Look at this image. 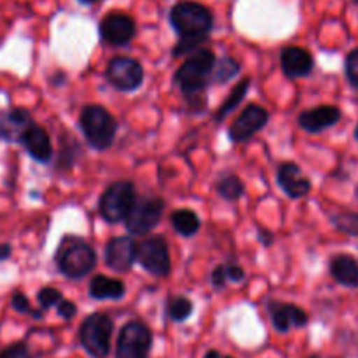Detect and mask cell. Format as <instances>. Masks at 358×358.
I'll list each match as a JSON object with an SVG mask.
<instances>
[{"mask_svg": "<svg viewBox=\"0 0 358 358\" xmlns=\"http://www.w3.org/2000/svg\"><path fill=\"white\" fill-rule=\"evenodd\" d=\"M170 23L178 34L173 56L194 52L206 41L213 28V14L198 2H178L170 10Z\"/></svg>", "mask_w": 358, "mask_h": 358, "instance_id": "obj_1", "label": "cell"}, {"mask_svg": "<svg viewBox=\"0 0 358 358\" xmlns=\"http://www.w3.org/2000/svg\"><path fill=\"white\" fill-rule=\"evenodd\" d=\"M215 62V55L210 49H196L175 72V84L192 103L196 100L201 103L205 101L203 93L208 87V80L212 79Z\"/></svg>", "mask_w": 358, "mask_h": 358, "instance_id": "obj_2", "label": "cell"}, {"mask_svg": "<svg viewBox=\"0 0 358 358\" xmlns=\"http://www.w3.org/2000/svg\"><path fill=\"white\" fill-rule=\"evenodd\" d=\"M56 266L66 278H83L96 266V254L86 240L79 236H65L55 254Z\"/></svg>", "mask_w": 358, "mask_h": 358, "instance_id": "obj_3", "label": "cell"}, {"mask_svg": "<svg viewBox=\"0 0 358 358\" xmlns=\"http://www.w3.org/2000/svg\"><path fill=\"white\" fill-rule=\"evenodd\" d=\"M80 129L87 143L96 150H107L114 143L117 133V121L107 108L100 105H87L79 117Z\"/></svg>", "mask_w": 358, "mask_h": 358, "instance_id": "obj_4", "label": "cell"}, {"mask_svg": "<svg viewBox=\"0 0 358 358\" xmlns=\"http://www.w3.org/2000/svg\"><path fill=\"white\" fill-rule=\"evenodd\" d=\"M112 331H114V324L107 315H90L79 329L80 345L91 357L105 358L110 352Z\"/></svg>", "mask_w": 358, "mask_h": 358, "instance_id": "obj_5", "label": "cell"}, {"mask_svg": "<svg viewBox=\"0 0 358 358\" xmlns=\"http://www.w3.org/2000/svg\"><path fill=\"white\" fill-rule=\"evenodd\" d=\"M136 199L135 185L129 180H117L108 185L100 198V215L107 222L117 224L126 219Z\"/></svg>", "mask_w": 358, "mask_h": 358, "instance_id": "obj_6", "label": "cell"}, {"mask_svg": "<svg viewBox=\"0 0 358 358\" xmlns=\"http://www.w3.org/2000/svg\"><path fill=\"white\" fill-rule=\"evenodd\" d=\"M164 201L157 196H142L136 198L131 210L126 215V229L133 236H145L159 224L163 217Z\"/></svg>", "mask_w": 358, "mask_h": 358, "instance_id": "obj_7", "label": "cell"}, {"mask_svg": "<svg viewBox=\"0 0 358 358\" xmlns=\"http://www.w3.org/2000/svg\"><path fill=\"white\" fill-rule=\"evenodd\" d=\"M136 262L157 278H164L170 275L171 259L164 238L150 236L140 241L136 245Z\"/></svg>", "mask_w": 358, "mask_h": 358, "instance_id": "obj_8", "label": "cell"}, {"mask_svg": "<svg viewBox=\"0 0 358 358\" xmlns=\"http://www.w3.org/2000/svg\"><path fill=\"white\" fill-rule=\"evenodd\" d=\"M152 346V332L142 322H129L122 327L117 338V358H147Z\"/></svg>", "mask_w": 358, "mask_h": 358, "instance_id": "obj_9", "label": "cell"}, {"mask_svg": "<svg viewBox=\"0 0 358 358\" xmlns=\"http://www.w3.org/2000/svg\"><path fill=\"white\" fill-rule=\"evenodd\" d=\"M105 77L108 83L119 91H135L142 86L143 83V69L135 58L129 56H115L108 62Z\"/></svg>", "mask_w": 358, "mask_h": 358, "instance_id": "obj_10", "label": "cell"}, {"mask_svg": "<svg viewBox=\"0 0 358 358\" xmlns=\"http://www.w3.org/2000/svg\"><path fill=\"white\" fill-rule=\"evenodd\" d=\"M268 119L269 114L264 107H261V105L257 103H252L238 115L236 121L231 124L227 135H229V138L236 143L247 142V140H250L255 133L261 131V129L264 128Z\"/></svg>", "mask_w": 358, "mask_h": 358, "instance_id": "obj_11", "label": "cell"}, {"mask_svg": "<svg viewBox=\"0 0 358 358\" xmlns=\"http://www.w3.org/2000/svg\"><path fill=\"white\" fill-rule=\"evenodd\" d=\"M136 24L131 16L124 13H110L101 20L100 35L105 44L124 45L135 37Z\"/></svg>", "mask_w": 358, "mask_h": 358, "instance_id": "obj_12", "label": "cell"}, {"mask_svg": "<svg viewBox=\"0 0 358 358\" xmlns=\"http://www.w3.org/2000/svg\"><path fill=\"white\" fill-rule=\"evenodd\" d=\"M136 262V243L131 236L112 238L105 247V264L117 273H124Z\"/></svg>", "mask_w": 358, "mask_h": 358, "instance_id": "obj_13", "label": "cell"}, {"mask_svg": "<svg viewBox=\"0 0 358 358\" xmlns=\"http://www.w3.org/2000/svg\"><path fill=\"white\" fill-rule=\"evenodd\" d=\"M276 182H278L280 189L292 199L303 198L311 189L310 178L303 173V170L296 163L280 164L278 171H276Z\"/></svg>", "mask_w": 358, "mask_h": 358, "instance_id": "obj_14", "label": "cell"}, {"mask_svg": "<svg viewBox=\"0 0 358 358\" xmlns=\"http://www.w3.org/2000/svg\"><path fill=\"white\" fill-rule=\"evenodd\" d=\"M269 317L278 332H289L290 329H301L308 324L306 311L294 304L269 303Z\"/></svg>", "mask_w": 358, "mask_h": 358, "instance_id": "obj_15", "label": "cell"}, {"mask_svg": "<svg viewBox=\"0 0 358 358\" xmlns=\"http://www.w3.org/2000/svg\"><path fill=\"white\" fill-rule=\"evenodd\" d=\"M341 119V110L334 105H320L299 114V126L308 133H320Z\"/></svg>", "mask_w": 358, "mask_h": 358, "instance_id": "obj_16", "label": "cell"}, {"mask_svg": "<svg viewBox=\"0 0 358 358\" xmlns=\"http://www.w3.org/2000/svg\"><path fill=\"white\" fill-rule=\"evenodd\" d=\"M20 143L38 163H49L52 159L51 138H49L48 131L42 126L35 124V122L23 133Z\"/></svg>", "mask_w": 358, "mask_h": 358, "instance_id": "obj_17", "label": "cell"}, {"mask_svg": "<svg viewBox=\"0 0 358 358\" xmlns=\"http://www.w3.org/2000/svg\"><path fill=\"white\" fill-rule=\"evenodd\" d=\"M313 65V56L306 49L289 45L282 51V69L289 79H301V77L310 76Z\"/></svg>", "mask_w": 358, "mask_h": 358, "instance_id": "obj_18", "label": "cell"}, {"mask_svg": "<svg viewBox=\"0 0 358 358\" xmlns=\"http://www.w3.org/2000/svg\"><path fill=\"white\" fill-rule=\"evenodd\" d=\"M34 124L30 112L24 108H10L0 115V138L6 142H20L23 133Z\"/></svg>", "mask_w": 358, "mask_h": 358, "instance_id": "obj_19", "label": "cell"}, {"mask_svg": "<svg viewBox=\"0 0 358 358\" xmlns=\"http://www.w3.org/2000/svg\"><path fill=\"white\" fill-rule=\"evenodd\" d=\"M331 275L341 285L357 289L358 287V259L352 255H336L331 261Z\"/></svg>", "mask_w": 358, "mask_h": 358, "instance_id": "obj_20", "label": "cell"}, {"mask_svg": "<svg viewBox=\"0 0 358 358\" xmlns=\"http://www.w3.org/2000/svg\"><path fill=\"white\" fill-rule=\"evenodd\" d=\"M124 292V283H122L121 280L108 278V276L103 275L94 276L90 283V296L93 297V299L117 301L122 299Z\"/></svg>", "mask_w": 358, "mask_h": 358, "instance_id": "obj_21", "label": "cell"}, {"mask_svg": "<svg viewBox=\"0 0 358 358\" xmlns=\"http://www.w3.org/2000/svg\"><path fill=\"white\" fill-rule=\"evenodd\" d=\"M171 226H173V229L177 231L178 234H182V236H194L199 231V227H201V220H199L198 213L196 212L182 208L175 210V212L171 213Z\"/></svg>", "mask_w": 358, "mask_h": 358, "instance_id": "obj_22", "label": "cell"}, {"mask_svg": "<svg viewBox=\"0 0 358 358\" xmlns=\"http://www.w3.org/2000/svg\"><path fill=\"white\" fill-rule=\"evenodd\" d=\"M215 187L220 198H224L226 201H236V199H240L245 192L243 182H241V178L234 173L220 175Z\"/></svg>", "mask_w": 358, "mask_h": 358, "instance_id": "obj_23", "label": "cell"}, {"mask_svg": "<svg viewBox=\"0 0 358 358\" xmlns=\"http://www.w3.org/2000/svg\"><path fill=\"white\" fill-rule=\"evenodd\" d=\"M248 87H250V80L248 79H243L241 83H238L236 86H234V90L231 91L229 96L226 98V101H224V103L219 107V110H217L215 114L217 121H222L224 117H227V115H229L231 112L241 103V100H243L245 94H247Z\"/></svg>", "mask_w": 358, "mask_h": 358, "instance_id": "obj_24", "label": "cell"}, {"mask_svg": "<svg viewBox=\"0 0 358 358\" xmlns=\"http://www.w3.org/2000/svg\"><path fill=\"white\" fill-rule=\"evenodd\" d=\"M238 73H240V63L231 56H224L219 62H215V66L212 70V79L215 83L226 84L233 80Z\"/></svg>", "mask_w": 358, "mask_h": 358, "instance_id": "obj_25", "label": "cell"}, {"mask_svg": "<svg viewBox=\"0 0 358 358\" xmlns=\"http://www.w3.org/2000/svg\"><path fill=\"white\" fill-rule=\"evenodd\" d=\"M166 310H168V315H170L171 320L184 322L191 317L192 303L187 299V297H182V296L171 297V299L168 301Z\"/></svg>", "mask_w": 358, "mask_h": 358, "instance_id": "obj_26", "label": "cell"}, {"mask_svg": "<svg viewBox=\"0 0 358 358\" xmlns=\"http://www.w3.org/2000/svg\"><path fill=\"white\" fill-rule=\"evenodd\" d=\"M332 224L341 233L350 234V236H358V213L355 212H343L339 215H334L332 217Z\"/></svg>", "mask_w": 358, "mask_h": 358, "instance_id": "obj_27", "label": "cell"}, {"mask_svg": "<svg viewBox=\"0 0 358 358\" xmlns=\"http://www.w3.org/2000/svg\"><path fill=\"white\" fill-rule=\"evenodd\" d=\"M10 306H13L14 310L17 311V313L31 315V317L37 318V320H41V318H42V311L41 310H34V308L30 306V301H28V297L24 296V294H21V292H14L13 294V299H10Z\"/></svg>", "mask_w": 358, "mask_h": 358, "instance_id": "obj_28", "label": "cell"}, {"mask_svg": "<svg viewBox=\"0 0 358 358\" xmlns=\"http://www.w3.org/2000/svg\"><path fill=\"white\" fill-rule=\"evenodd\" d=\"M38 304H41L42 310H49L52 306H58L59 301L63 299L62 292L58 289H52V287H44L41 292L37 294Z\"/></svg>", "mask_w": 358, "mask_h": 358, "instance_id": "obj_29", "label": "cell"}, {"mask_svg": "<svg viewBox=\"0 0 358 358\" xmlns=\"http://www.w3.org/2000/svg\"><path fill=\"white\" fill-rule=\"evenodd\" d=\"M345 72H346V77H348L350 84L358 87V49L350 52L348 58H346Z\"/></svg>", "mask_w": 358, "mask_h": 358, "instance_id": "obj_30", "label": "cell"}, {"mask_svg": "<svg viewBox=\"0 0 358 358\" xmlns=\"http://www.w3.org/2000/svg\"><path fill=\"white\" fill-rule=\"evenodd\" d=\"M0 358H31V355L30 350H28V346L24 343H17V345H13L3 350L0 353Z\"/></svg>", "mask_w": 358, "mask_h": 358, "instance_id": "obj_31", "label": "cell"}, {"mask_svg": "<svg viewBox=\"0 0 358 358\" xmlns=\"http://www.w3.org/2000/svg\"><path fill=\"white\" fill-rule=\"evenodd\" d=\"M56 308H58V315H59V317L65 318V320H70V318L76 317V313H77V308H76V304L72 303V301L62 299Z\"/></svg>", "mask_w": 358, "mask_h": 358, "instance_id": "obj_32", "label": "cell"}, {"mask_svg": "<svg viewBox=\"0 0 358 358\" xmlns=\"http://www.w3.org/2000/svg\"><path fill=\"white\" fill-rule=\"evenodd\" d=\"M227 282V275H226V266H217L215 269L212 271V285L215 289H222Z\"/></svg>", "mask_w": 358, "mask_h": 358, "instance_id": "obj_33", "label": "cell"}, {"mask_svg": "<svg viewBox=\"0 0 358 358\" xmlns=\"http://www.w3.org/2000/svg\"><path fill=\"white\" fill-rule=\"evenodd\" d=\"M226 275H227V280H231V282H241V280L245 278L243 268L238 264L226 266Z\"/></svg>", "mask_w": 358, "mask_h": 358, "instance_id": "obj_34", "label": "cell"}, {"mask_svg": "<svg viewBox=\"0 0 358 358\" xmlns=\"http://www.w3.org/2000/svg\"><path fill=\"white\" fill-rule=\"evenodd\" d=\"M259 240L262 241L264 247H269L273 243V234L266 229H259Z\"/></svg>", "mask_w": 358, "mask_h": 358, "instance_id": "obj_35", "label": "cell"}, {"mask_svg": "<svg viewBox=\"0 0 358 358\" xmlns=\"http://www.w3.org/2000/svg\"><path fill=\"white\" fill-rule=\"evenodd\" d=\"M10 252H13V248H10V245H7V243L0 245V262L7 261V259L10 257Z\"/></svg>", "mask_w": 358, "mask_h": 358, "instance_id": "obj_36", "label": "cell"}, {"mask_svg": "<svg viewBox=\"0 0 358 358\" xmlns=\"http://www.w3.org/2000/svg\"><path fill=\"white\" fill-rule=\"evenodd\" d=\"M205 358H233V357L222 355V353H219V352H215V350H212V352H208V353H206Z\"/></svg>", "mask_w": 358, "mask_h": 358, "instance_id": "obj_37", "label": "cell"}, {"mask_svg": "<svg viewBox=\"0 0 358 358\" xmlns=\"http://www.w3.org/2000/svg\"><path fill=\"white\" fill-rule=\"evenodd\" d=\"M77 2L84 3V6H90V3H94V2H98V0H77Z\"/></svg>", "mask_w": 358, "mask_h": 358, "instance_id": "obj_38", "label": "cell"}, {"mask_svg": "<svg viewBox=\"0 0 358 358\" xmlns=\"http://www.w3.org/2000/svg\"><path fill=\"white\" fill-rule=\"evenodd\" d=\"M355 138L358 140V124H357V129H355Z\"/></svg>", "mask_w": 358, "mask_h": 358, "instance_id": "obj_39", "label": "cell"}]
</instances>
